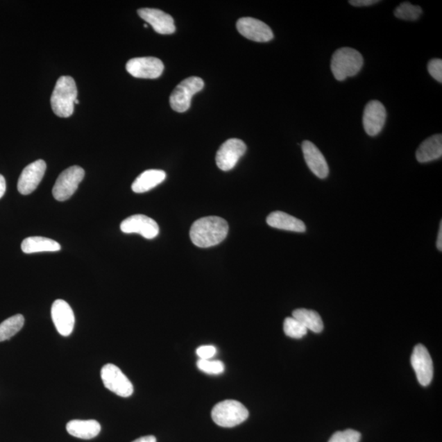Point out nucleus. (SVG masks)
<instances>
[{"instance_id":"f704fd0d","label":"nucleus","mask_w":442,"mask_h":442,"mask_svg":"<svg viewBox=\"0 0 442 442\" xmlns=\"http://www.w3.org/2000/svg\"><path fill=\"white\" fill-rule=\"evenodd\" d=\"M79 103H80L79 100L76 99L75 101V104H79Z\"/></svg>"},{"instance_id":"cd10ccee","label":"nucleus","mask_w":442,"mask_h":442,"mask_svg":"<svg viewBox=\"0 0 442 442\" xmlns=\"http://www.w3.org/2000/svg\"><path fill=\"white\" fill-rule=\"evenodd\" d=\"M362 435L353 430L336 432L328 442H359Z\"/></svg>"},{"instance_id":"473e14b6","label":"nucleus","mask_w":442,"mask_h":442,"mask_svg":"<svg viewBox=\"0 0 442 442\" xmlns=\"http://www.w3.org/2000/svg\"><path fill=\"white\" fill-rule=\"evenodd\" d=\"M132 442H157V439L156 437L153 436H146L139 437V439Z\"/></svg>"},{"instance_id":"423d86ee","label":"nucleus","mask_w":442,"mask_h":442,"mask_svg":"<svg viewBox=\"0 0 442 442\" xmlns=\"http://www.w3.org/2000/svg\"><path fill=\"white\" fill-rule=\"evenodd\" d=\"M85 171L78 166L67 168L58 176L53 186V198L59 202H65L75 194L79 185L83 180Z\"/></svg>"},{"instance_id":"f03ea898","label":"nucleus","mask_w":442,"mask_h":442,"mask_svg":"<svg viewBox=\"0 0 442 442\" xmlns=\"http://www.w3.org/2000/svg\"><path fill=\"white\" fill-rule=\"evenodd\" d=\"M77 89L71 76H61L57 81L51 96V106L58 117H69L74 112Z\"/></svg>"},{"instance_id":"f257e3e1","label":"nucleus","mask_w":442,"mask_h":442,"mask_svg":"<svg viewBox=\"0 0 442 442\" xmlns=\"http://www.w3.org/2000/svg\"><path fill=\"white\" fill-rule=\"evenodd\" d=\"M229 233V225L224 219L207 216L196 221L190 229V239L198 248H207L221 244Z\"/></svg>"},{"instance_id":"7c9ffc66","label":"nucleus","mask_w":442,"mask_h":442,"mask_svg":"<svg viewBox=\"0 0 442 442\" xmlns=\"http://www.w3.org/2000/svg\"><path fill=\"white\" fill-rule=\"evenodd\" d=\"M380 3L378 0H350L349 3L355 7H366Z\"/></svg>"},{"instance_id":"72a5a7b5","label":"nucleus","mask_w":442,"mask_h":442,"mask_svg":"<svg viewBox=\"0 0 442 442\" xmlns=\"http://www.w3.org/2000/svg\"><path fill=\"white\" fill-rule=\"evenodd\" d=\"M436 248L441 252L442 250V221H441L440 223L439 233L436 240Z\"/></svg>"},{"instance_id":"20e7f679","label":"nucleus","mask_w":442,"mask_h":442,"mask_svg":"<svg viewBox=\"0 0 442 442\" xmlns=\"http://www.w3.org/2000/svg\"><path fill=\"white\" fill-rule=\"evenodd\" d=\"M249 412L238 400H226L218 403L212 411L213 421L222 427H234L247 420Z\"/></svg>"},{"instance_id":"c85d7f7f","label":"nucleus","mask_w":442,"mask_h":442,"mask_svg":"<svg viewBox=\"0 0 442 442\" xmlns=\"http://www.w3.org/2000/svg\"><path fill=\"white\" fill-rule=\"evenodd\" d=\"M427 70L430 74L434 77V78L439 81V83L442 82V60L440 58L432 59L428 62Z\"/></svg>"},{"instance_id":"0eeeda50","label":"nucleus","mask_w":442,"mask_h":442,"mask_svg":"<svg viewBox=\"0 0 442 442\" xmlns=\"http://www.w3.org/2000/svg\"><path fill=\"white\" fill-rule=\"evenodd\" d=\"M101 378L107 389L121 398H129L134 393V386L129 378L115 364H105L101 370Z\"/></svg>"},{"instance_id":"39448f33","label":"nucleus","mask_w":442,"mask_h":442,"mask_svg":"<svg viewBox=\"0 0 442 442\" xmlns=\"http://www.w3.org/2000/svg\"><path fill=\"white\" fill-rule=\"evenodd\" d=\"M203 87V80L197 76H191L181 81L170 97V104L173 110L177 112H185L188 110L190 108L191 99Z\"/></svg>"},{"instance_id":"b1692460","label":"nucleus","mask_w":442,"mask_h":442,"mask_svg":"<svg viewBox=\"0 0 442 442\" xmlns=\"http://www.w3.org/2000/svg\"><path fill=\"white\" fill-rule=\"evenodd\" d=\"M24 316L18 314L0 323V341L12 338L24 328Z\"/></svg>"},{"instance_id":"2f4dec72","label":"nucleus","mask_w":442,"mask_h":442,"mask_svg":"<svg viewBox=\"0 0 442 442\" xmlns=\"http://www.w3.org/2000/svg\"><path fill=\"white\" fill-rule=\"evenodd\" d=\"M6 191V181L2 175H0V198L3 197Z\"/></svg>"},{"instance_id":"f3484780","label":"nucleus","mask_w":442,"mask_h":442,"mask_svg":"<svg viewBox=\"0 0 442 442\" xmlns=\"http://www.w3.org/2000/svg\"><path fill=\"white\" fill-rule=\"evenodd\" d=\"M305 161L309 170L320 179H325L330 174L326 159L316 145L311 141L305 140L302 145Z\"/></svg>"},{"instance_id":"c756f323","label":"nucleus","mask_w":442,"mask_h":442,"mask_svg":"<svg viewBox=\"0 0 442 442\" xmlns=\"http://www.w3.org/2000/svg\"><path fill=\"white\" fill-rule=\"evenodd\" d=\"M216 346L212 345L201 346L196 350L198 357L201 359H211L216 355Z\"/></svg>"},{"instance_id":"412c9836","label":"nucleus","mask_w":442,"mask_h":442,"mask_svg":"<svg viewBox=\"0 0 442 442\" xmlns=\"http://www.w3.org/2000/svg\"><path fill=\"white\" fill-rule=\"evenodd\" d=\"M166 177V172L161 170L146 171L136 178L133 185H132V190L136 194L148 192L162 183Z\"/></svg>"},{"instance_id":"2eb2a0df","label":"nucleus","mask_w":442,"mask_h":442,"mask_svg":"<svg viewBox=\"0 0 442 442\" xmlns=\"http://www.w3.org/2000/svg\"><path fill=\"white\" fill-rule=\"evenodd\" d=\"M52 320L59 334L67 337L71 334L75 326V316L71 307L65 300L58 299L53 303Z\"/></svg>"},{"instance_id":"4be33fe9","label":"nucleus","mask_w":442,"mask_h":442,"mask_svg":"<svg viewBox=\"0 0 442 442\" xmlns=\"http://www.w3.org/2000/svg\"><path fill=\"white\" fill-rule=\"evenodd\" d=\"M22 250L26 254L58 252L61 246L58 241L44 237H29L22 243Z\"/></svg>"},{"instance_id":"4468645a","label":"nucleus","mask_w":442,"mask_h":442,"mask_svg":"<svg viewBox=\"0 0 442 442\" xmlns=\"http://www.w3.org/2000/svg\"><path fill=\"white\" fill-rule=\"evenodd\" d=\"M46 167V163L43 160L35 161L27 166L18 180L17 189L19 193L24 195L33 193L42 180Z\"/></svg>"},{"instance_id":"6ab92c4d","label":"nucleus","mask_w":442,"mask_h":442,"mask_svg":"<svg viewBox=\"0 0 442 442\" xmlns=\"http://www.w3.org/2000/svg\"><path fill=\"white\" fill-rule=\"evenodd\" d=\"M442 156V136L441 134L430 137L419 145L416 151L418 162L427 163L437 160Z\"/></svg>"},{"instance_id":"6e6552de","label":"nucleus","mask_w":442,"mask_h":442,"mask_svg":"<svg viewBox=\"0 0 442 442\" xmlns=\"http://www.w3.org/2000/svg\"><path fill=\"white\" fill-rule=\"evenodd\" d=\"M247 151V146L238 139H230L221 146L216 153V165L221 171L233 169L239 159Z\"/></svg>"},{"instance_id":"c9c22d12","label":"nucleus","mask_w":442,"mask_h":442,"mask_svg":"<svg viewBox=\"0 0 442 442\" xmlns=\"http://www.w3.org/2000/svg\"><path fill=\"white\" fill-rule=\"evenodd\" d=\"M144 26L145 27V28H147L148 24H144Z\"/></svg>"},{"instance_id":"aec40b11","label":"nucleus","mask_w":442,"mask_h":442,"mask_svg":"<svg viewBox=\"0 0 442 442\" xmlns=\"http://www.w3.org/2000/svg\"><path fill=\"white\" fill-rule=\"evenodd\" d=\"M67 431L77 439L90 440L94 439L101 431V425L96 420H71L67 425Z\"/></svg>"},{"instance_id":"9b49d317","label":"nucleus","mask_w":442,"mask_h":442,"mask_svg":"<svg viewBox=\"0 0 442 442\" xmlns=\"http://www.w3.org/2000/svg\"><path fill=\"white\" fill-rule=\"evenodd\" d=\"M386 120L384 105L377 100L368 102L363 114V126L366 134L377 136L384 129Z\"/></svg>"},{"instance_id":"9d476101","label":"nucleus","mask_w":442,"mask_h":442,"mask_svg":"<svg viewBox=\"0 0 442 442\" xmlns=\"http://www.w3.org/2000/svg\"><path fill=\"white\" fill-rule=\"evenodd\" d=\"M411 364L419 384L423 386L430 385L434 377V364L425 346H416L411 355Z\"/></svg>"},{"instance_id":"5701e85b","label":"nucleus","mask_w":442,"mask_h":442,"mask_svg":"<svg viewBox=\"0 0 442 442\" xmlns=\"http://www.w3.org/2000/svg\"><path fill=\"white\" fill-rule=\"evenodd\" d=\"M293 317L302 323L307 330L320 334L323 330V323L320 314L312 309H295Z\"/></svg>"},{"instance_id":"1a4fd4ad","label":"nucleus","mask_w":442,"mask_h":442,"mask_svg":"<svg viewBox=\"0 0 442 442\" xmlns=\"http://www.w3.org/2000/svg\"><path fill=\"white\" fill-rule=\"evenodd\" d=\"M126 71L136 78L156 79L162 74L164 65L157 58H136L127 62Z\"/></svg>"},{"instance_id":"bb28decb","label":"nucleus","mask_w":442,"mask_h":442,"mask_svg":"<svg viewBox=\"0 0 442 442\" xmlns=\"http://www.w3.org/2000/svg\"><path fill=\"white\" fill-rule=\"evenodd\" d=\"M197 366L200 371L207 373V375H217L225 371V364L221 361L199 359Z\"/></svg>"},{"instance_id":"dca6fc26","label":"nucleus","mask_w":442,"mask_h":442,"mask_svg":"<svg viewBox=\"0 0 442 442\" xmlns=\"http://www.w3.org/2000/svg\"><path fill=\"white\" fill-rule=\"evenodd\" d=\"M139 16L153 26L156 33L161 35H171L175 33L176 26L173 17L156 8H141Z\"/></svg>"},{"instance_id":"f8f14e48","label":"nucleus","mask_w":442,"mask_h":442,"mask_svg":"<svg viewBox=\"0 0 442 442\" xmlns=\"http://www.w3.org/2000/svg\"><path fill=\"white\" fill-rule=\"evenodd\" d=\"M239 33L250 40L256 42H269L273 38L271 27L262 21L253 17H241L237 22Z\"/></svg>"},{"instance_id":"393cba45","label":"nucleus","mask_w":442,"mask_h":442,"mask_svg":"<svg viewBox=\"0 0 442 442\" xmlns=\"http://www.w3.org/2000/svg\"><path fill=\"white\" fill-rule=\"evenodd\" d=\"M423 10L418 6L405 2L395 9L394 15L399 19L405 21H416L420 17Z\"/></svg>"},{"instance_id":"ddd939ff","label":"nucleus","mask_w":442,"mask_h":442,"mask_svg":"<svg viewBox=\"0 0 442 442\" xmlns=\"http://www.w3.org/2000/svg\"><path fill=\"white\" fill-rule=\"evenodd\" d=\"M121 230L125 234H139L145 239H153L159 234V226L152 218L135 215L121 222Z\"/></svg>"},{"instance_id":"a211bd4d","label":"nucleus","mask_w":442,"mask_h":442,"mask_svg":"<svg viewBox=\"0 0 442 442\" xmlns=\"http://www.w3.org/2000/svg\"><path fill=\"white\" fill-rule=\"evenodd\" d=\"M266 222L275 229L304 233L307 230L306 225L299 219L291 216L285 212H273L268 216Z\"/></svg>"},{"instance_id":"a878e982","label":"nucleus","mask_w":442,"mask_h":442,"mask_svg":"<svg viewBox=\"0 0 442 442\" xmlns=\"http://www.w3.org/2000/svg\"><path fill=\"white\" fill-rule=\"evenodd\" d=\"M284 331L289 338L299 339L306 336L308 330L295 318L288 317L284 323Z\"/></svg>"},{"instance_id":"7ed1b4c3","label":"nucleus","mask_w":442,"mask_h":442,"mask_svg":"<svg viewBox=\"0 0 442 442\" xmlns=\"http://www.w3.org/2000/svg\"><path fill=\"white\" fill-rule=\"evenodd\" d=\"M364 65L361 53L352 48H341L332 54L331 71L335 79L343 81L348 77L357 76Z\"/></svg>"}]
</instances>
